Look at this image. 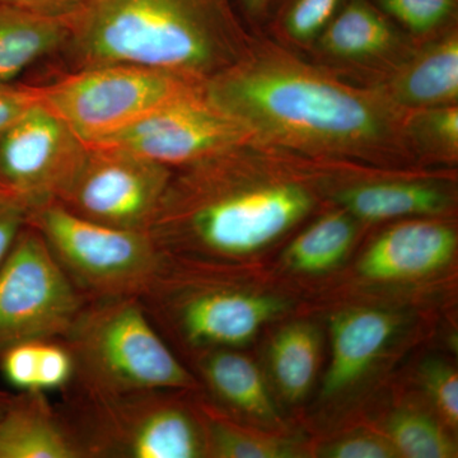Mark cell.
<instances>
[{
  "mask_svg": "<svg viewBox=\"0 0 458 458\" xmlns=\"http://www.w3.org/2000/svg\"><path fill=\"white\" fill-rule=\"evenodd\" d=\"M203 92L252 140L309 158L375 161L415 148L412 114L387 96L346 86L267 45H250Z\"/></svg>",
  "mask_w": 458,
  "mask_h": 458,
  "instance_id": "obj_1",
  "label": "cell"
},
{
  "mask_svg": "<svg viewBox=\"0 0 458 458\" xmlns=\"http://www.w3.org/2000/svg\"><path fill=\"white\" fill-rule=\"evenodd\" d=\"M304 159L251 140L177 168L147 232L165 255L236 267L312 212Z\"/></svg>",
  "mask_w": 458,
  "mask_h": 458,
  "instance_id": "obj_2",
  "label": "cell"
},
{
  "mask_svg": "<svg viewBox=\"0 0 458 458\" xmlns=\"http://www.w3.org/2000/svg\"><path fill=\"white\" fill-rule=\"evenodd\" d=\"M250 41L232 0H89L63 50L74 69L140 65L205 82Z\"/></svg>",
  "mask_w": 458,
  "mask_h": 458,
  "instance_id": "obj_3",
  "label": "cell"
},
{
  "mask_svg": "<svg viewBox=\"0 0 458 458\" xmlns=\"http://www.w3.org/2000/svg\"><path fill=\"white\" fill-rule=\"evenodd\" d=\"M234 265L164 254L140 301L168 346L190 360L216 349L251 342L283 303L238 282Z\"/></svg>",
  "mask_w": 458,
  "mask_h": 458,
  "instance_id": "obj_4",
  "label": "cell"
},
{
  "mask_svg": "<svg viewBox=\"0 0 458 458\" xmlns=\"http://www.w3.org/2000/svg\"><path fill=\"white\" fill-rule=\"evenodd\" d=\"M62 342L74 360L73 379L63 391L199 390L197 378L153 327L140 297L87 301Z\"/></svg>",
  "mask_w": 458,
  "mask_h": 458,
  "instance_id": "obj_5",
  "label": "cell"
},
{
  "mask_svg": "<svg viewBox=\"0 0 458 458\" xmlns=\"http://www.w3.org/2000/svg\"><path fill=\"white\" fill-rule=\"evenodd\" d=\"M195 391H63L59 409L84 458H199L205 457V438Z\"/></svg>",
  "mask_w": 458,
  "mask_h": 458,
  "instance_id": "obj_6",
  "label": "cell"
},
{
  "mask_svg": "<svg viewBox=\"0 0 458 458\" xmlns=\"http://www.w3.org/2000/svg\"><path fill=\"white\" fill-rule=\"evenodd\" d=\"M27 225L40 233L65 276L89 301L140 297L164 259L147 231L89 221L57 201L29 209Z\"/></svg>",
  "mask_w": 458,
  "mask_h": 458,
  "instance_id": "obj_7",
  "label": "cell"
},
{
  "mask_svg": "<svg viewBox=\"0 0 458 458\" xmlns=\"http://www.w3.org/2000/svg\"><path fill=\"white\" fill-rule=\"evenodd\" d=\"M203 83L148 66L107 64L74 69L35 89L38 104L62 119L84 143L95 144Z\"/></svg>",
  "mask_w": 458,
  "mask_h": 458,
  "instance_id": "obj_8",
  "label": "cell"
},
{
  "mask_svg": "<svg viewBox=\"0 0 458 458\" xmlns=\"http://www.w3.org/2000/svg\"><path fill=\"white\" fill-rule=\"evenodd\" d=\"M87 301L26 223L0 269V360L21 344L64 339Z\"/></svg>",
  "mask_w": 458,
  "mask_h": 458,
  "instance_id": "obj_9",
  "label": "cell"
},
{
  "mask_svg": "<svg viewBox=\"0 0 458 458\" xmlns=\"http://www.w3.org/2000/svg\"><path fill=\"white\" fill-rule=\"evenodd\" d=\"M87 146L80 170L57 203L101 225L148 231L174 170L125 148Z\"/></svg>",
  "mask_w": 458,
  "mask_h": 458,
  "instance_id": "obj_10",
  "label": "cell"
},
{
  "mask_svg": "<svg viewBox=\"0 0 458 458\" xmlns=\"http://www.w3.org/2000/svg\"><path fill=\"white\" fill-rule=\"evenodd\" d=\"M87 148L62 119L36 104L0 134V191L29 209L56 201L80 170Z\"/></svg>",
  "mask_w": 458,
  "mask_h": 458,
  "instance_id": "obj_11",
  "label": "cell"
},
{
  "mask_svg": "<svg viewBox=\"0 0 458 458\" xmlns=\"http://www.w3.org/2000/svg\"><path fill=\"white\" fill-rule=\"evenodd\" d=\"M251 140L241 123L208 101L201 86L95 144L125 148L176 170Z\"/></svg>",
  "mask_w": 458,
  "mask_h": 458,
  "instance_id": "obj_12",
  "label": "cell"
},
{
  "mask_svg": "<svg viewBox=\"0 0 458 458\" xmlns=\"http://www.w3.org/2000/svg\"><path fill=\"white\" fill-rule=\"evenodd\" d=\"M457 233L441 222L400 223L370 243L358 270L373 282H405L432 276L456 254Z\"/></svg>",
  "mask_w": 458,
  "mask_h": 458,
  "instance_id": "obj_13",
  "label": "cell"
},
{
  "mask_svg": "<svg viewBox=\"0 0 458 458\" xmlns=\"http://www.w3.org/2000/svg\"><path fill=\"white\" fill-rule=\"evenodd\" d=\"M199 391L229 417L278 426L280 418L258 366L238 349H216L190 360ZM207 399V397H205Z\"/></svg>",
  "mask_w": 458,
  "mask_h": 458,
  "instance_id": "obj_14",
  "label": "cell"
},
{
  "mask_svg": "<svg viewBox=\"0 0 458 458\" xmlns=\"http://www.w3.org/2000/svg\"><path fill=\"white\" fill-rule=\"evenodd\" d=\"M400 318L377 309L348 310L331 322L330 366L325 375L322 393L340 396L361 381L393 342Z\"/></svg>",
  "mask_w": 458,
  "mask_h": 458,
  "instance_id": "obj_15",
  "label": "cell"
},
{
  "mask_svg": "<svg viewBox=\"0 0 458 458\" xmlns=\"http://www.w3.org/2000/svg\"><path fill=\"white\" fill-rule=\"evenodd\" d=\"M0 458H84L59 406L47 393L20 391L0 420Z\"/></svg>",
  "mask_w": 458,
  "mask_h": 458,
  "instance_id": "obj_16",
  "label": "cell"
},
{
  "mask_svg": "<svg viewBox=\"0 0 458 458\" xmlns=\"http://www.w3.org/2000/svg\"><path fill=\"white\" fill-rule=\"evenodd\" d=\"M388 98L403 108L456 105L458 98V36L450 32L433 42L396 75Z\"/></svg>",
  "mask_w": 458,
  "mask_h": 458,
  "instance_id": "obj_17",
  "label": "cell"
},
{
  "mask_svg": "<svg viewBox=\"0 0 458 458\" xmlns=\"http://www.w3.org/2000/svg\"><path fill=\"white\" fill-rule=\"evenodd\" d=\"M335 199L352 216L369 222L432 216L445 212L452 201L441 186L417 181L358 183L340 190Z\"/></svg>",
  "mask_w": 458,
  "mask_h": 458,
  "instance_id": "obj_18",
  "label": "cell"
},
{
  "mask_svg": "<svg viewBox=\"0 0 458 458\" xmlns=\"http://www.w3.org/2000/svg\"><path fill=\"white\" fill-rule=\"evenodd\" d=\"M69 22L36 16L0 0V80L14 82L30 66L64 49Z\"/></svg>",
  "mask_w": 458,
  "mask_h": 458,
  "instance_id": "obj_19",
  "label": "cell"
},
{
  "mask_svg": "<svg viewBox=\"0 0 458 458\" xmlns=\"http://www.w3.org/2000/svg\"><path fill=\"white\" fill-rule=\"evenodd\" d=\"M399 41L393 20L370 0H345L319 33V47L328 55L345 60L381 56Z\"/></svg>",
  "mask_w": 458,
  "mask_h": 458,
  "instance_id": "obj_20",
  "label": "cell"
},
{
  "mask_svg": "<svg viewBox=\"0 0 458 458\" xmlns=\"http://www.w3.org/2000/svg\"><path fill=\"white\" fill-rule=\"evenodd\" d=\"M195 405L203 426L205 457L284 458L295 456L293 443L258 433L213 406L200 391Z\"/></svg>",
  "mask_w": 458,
  "mask_h": 458,
  "instance_id": "obj_21",
  "label": "cell"
},
{
  "mask_svg": "<svg viewBox=\"0 0 458 458\" xmlns=\"http://www.w3.org/2000/svg\"><path fill=\"white\" fill-rule=\"evenodd\" d=\"M319 337L310 324L286 325L274 335L269 346L271 377L289 403L309 394L318 373Z\"/></svg>",
  "mask_w": 458,
  "mask_h": 458,
  "instance_id": "obj_22",
  "label": "cell"
},
{
  "mask_svg": "<svg viewBox=\"0 0 458 458\" xmlns=\"http://www.w3.org/2000/svg\"><path fill=\"white\" fill-rule=\"evenodd\" d=\"M355 223L346 210L328 213L302 232L284 252L289 269L321 274L342 264L355 240Z\"/></svg>",
  "mask_w": 458,
  "mask_h": 458,
  "instance_id": "obj_23",
  "label": "cell"
},
{
  "mask_svg": "<svg viewBox=\"0 0 458 458\" xmlns=\"http://www.w3.org/2000/svg\"><path fill=\"white\" fill-rule=\"evenodd\" d=\"M387 438L399 456L410 458L456 457L454 442L438 421L418 410L403 409L387 421Z\"/></svg>",
  "mask_w": 458,
  "mask_h": 458,
  "instance_id": "obj_24",
  "label": "cell"
},
{
  "mask_svg": "<svg viewBox=\"0 0 458 458\" xmlns=\"http://www.w3.org/2000/svg\"><path fill=\"white\" fill-rule=\"evenodd\" d=\"M393 21L409 31L424 35L454 22L458 0H373Z\"/></svg>",
  "mask_w": 458,
  "mask_h": 458,
  "instance_id": "obj_25",
  "label": "cell"
},
{
  "mask_svg": "<svg viewBox=\"0 0 458 458\" xmlns=\"http://www.w3.org/2000/svg\"><path fill=\"white\" fill-rule=\"evenodd\" d=\"M344 3L345 0H273L271 8L278 4L279 20L289 38L310 41L324 31Z\"/></svg>",
  "mask_w": 458,
  "mask_h": 458,
  "instance_id": "obj_26",
  "label": "cell"
},
{
  "mask_svg": "<svg viewBox=\"0 0 458 458\" xmlns=\"http://www.w3.org/2000/svg\"><path fill=\"white\" fill-rule=\"evenodd\" d=\"M410 132L415 147L437 148L456 157L458 149V108L456 105L427 108L410 119Z\"/></svg>",
  "mask_w": 458,
  "mask_h": 458,
  "instance_id": "obj_27",
  "label": "cell"
},
{
  "mask_svg": "<svg viewBox=\"0 0 458 458\" xmlns=\"http://www.w3.org/2000/svg\"><path fill=\"white\" fill-rule=\"evenodd\" d=\"M424 390L442 420L458 426V377L456 369L441 360L427 361L421 369Z\"/></svg>",
  "mask_w": 458,
  "mask_h": 458,
  "instance_id": "obj_28",
  "label": "cell"
},
{
  "mask_svg": "<svg viewBox=\"0 0 458 458\" xmlns=\"http://www.w3.org/2000/svg\"><path fill=\"white\" fill-rule=\"evenodd\" d=\"M74 376V360L62 340L38 344V390L63 391Z\"/></svg>",
  "mask_w": 458,
  "mask_h": 458,
  "instance_id": "obj_29",
  "label": "cell"
},
{
  "mask_svg": "<svg viewBox=\"0 0 458 458\" xmlns=\"http://www.w3.org/2000/svg\"><path fill=\"white\" fill-rule=\"evenodd\" d=\"M38 344L13 346L0 360L3 376L18 391L38 390Z\"/></svg>",
  "mask_w": 458,
  "mask_h": 458,
  "instance_id": "obj_30",
  "label": "cell"
},
{
  "mask_svg": "<svg viewBox=\"0 0 458 458\" xmlns=\"http://www.w3.org/2000/svg\"><path fill=\"white\" fill-rule=\"evenodd\" d=\"M322 456L331 458H391L399 457L387 437L360 433L344 437L330 443Z\"/></svg>",
  "mask_w": 458,
  "mask_h": 458,
  "instance_id": "obj_31",
  "label": "cell"
},
{
  "mask_svg": "<svg viewBox=\"0 0 458 458\" xmlns=\"http://www.w3.org/2000/svg\"><path fill=\"white\" fill-rule=\"evenodd\" d=\"M27 214L29 208L22 200L0 191V269L26 225Z\"/></svg>",
  "mask_w": 458,
  "mask_h": 458,
  "instance_id": "obj_32",
  "label": "cell"
},
{
  "mask_svg": "<svg viewBox=\"0 0 458 458\" xmlns=\"http://www.w3.org/2000/svg\"><path fill=\"white\" fill-rule=\"evenodd\" d=\"M36 104L38 98L35 86L0 80V134Z\"/></svg>",
  "mask_w": 458,
  "mask_h": 458,
  "instance_id": "obj_33",
  "label": "cell"
},
{
  "mask_svg": "<svg viewBox=\"0 0 458 458\" xmlns=\"http://www.w3.org/2000/svg\"><path fill=\"white\" fill-rule=\"evenodd\" d=\"M36 16L69 21L80 13L89 0H2Z\"/></svg>",
  "mask_w": 458,
  "mask_h": 458,
  "instance_id": "obj_34",
  "label": "cell"
},
{
  "mask_svg": "<svg viewBox=\"0 0 458 458\" xmlns=\"http://www.w3.org/2000/svg\"><path fill=\"white\" fill-rule=\"evenodd\" d=\"M243 13L254 20H261L270 13L273 0H238Z\"/></svg>",
  "mask_w": 458,
  "mask_h": 458,
  "instance_id": "obj_35",
  "label": "cell"
},
{
  "mask_svg": "<svg viewBox=\"0 0 458 458\" xmlns=\"http://www.w3.org/2000/svg\"><path fill=\"white\" fill-rule=\"evenodd\" d=\"M12 399H13V394L0 390V420L4 417L5 411L11 405Z\"/></svg>",
  "mask_w": 458,
  "mask_h": 458,
  "instance_id": "obj_36",
  "label": "cell"
}]
</instances>
